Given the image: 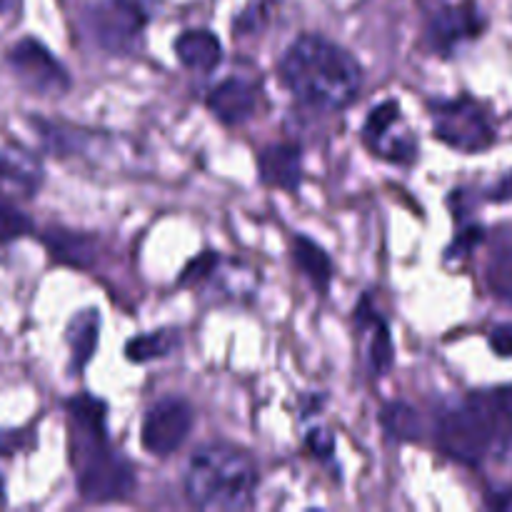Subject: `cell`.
<instances>
[{"label":"cell","instance_id":"1","mask_svg":"<svg viewBox=\"0 0 512 512\" xmlns=\"http://www.w3.org/2000/svg\"><path fill=\"white\" fill-rule=\"evenodd\" d=\"M280 78L290 93L318 110H340L360 93L363 73L353 55L318 35H303L285 50Z\"/></svg>","mask_w":512,"mask_h":512},{"label":"cell","instance_id":"2","mask_svg":"<svg viewBox=\"0 0 512 512\" xmlns=\"http://www.w3.org/2000/svg\"><path fill=\"white\" fill-rule=\"evenodd\" d=\"M258 468L245 450L228 443L203 445L190 458L185 493L200 510L235 512L253 505Z\"/></svg>","mask_w":512,"mask_h":512},{"label":"cell","instance_id":"3","mask_svg":"<svg viewBox=\"0 0 512 512\" xmlns=\"http://www.w3.org/2000/svg\"><path fill=\"white\" fill-rule=\"evenodd\" d=\"M438 443L450 458L463 465H480L493 455V435L478 393L440 418Z\"/></svg>","mask_w":512,"mask_h":512},{"label":"cell","instance_id":"4","mask_svg":"<svg viewBox=\"0 0 512 512\" xmlns=\"http://www.w3.org/2000/svg\"><path fill=\"white\" fill-rule=\"evenodd\" d=\"M433 128L443 143L463 153H480L495 140L488 115L470 98L440 100L433 105Z\"/></svg>","mask_w":512,"mask_h":512},{"label":"cell","instance_id":"5","mask_svg":"<svg viewBox=\"0 0 512 512\" xmlns=\"http://www.w3.org/2000/svg\"><path fill=\"white\" fill-rule=\"evenodd\" d=\"M80 463L78 490L88 503H113L125 500L135 490V470L123 458L100 448L85 455Z\"/></svg>","mask_w":512,"mask_h":512},{"label":"cell","instance_id":"6","mask_svg":"<svg viewBox=\"0 0 512 512\" xmlns=\"http://www.w3.org/2000/svg\"><path fill=\"white\" fill-rule=\"evenodd\" d=\"M190 428H193V408H190V403L180 398H165L158 400L145 413L140 438H143L145 450L150 455L165 458L188 440Z\"/></svg>","mask_w":512,"mask_h":512},{"label":"cell","instance_id":"7","mask_svg":"<svg viewBox=\"0 0 512 512\" xmlns=\"http://www.w3.org/2000/svg\"><path fill=\"white\" fill-rule=\"evenodd\" d=\"M90 20H93L95 40L103 48L125 53L135 48V40L148 23V13L140 0H105L93 10Z\"/></svg>","mask_w":512,"mask_h":512},{"label":"cell","instance_id":"8","mask_svg":"<svg viewBox=\"0 0 512 512\" xmlns=\"http://www.w3.org/2000/svg\"><path fill=\"white\" fill-rule=\"evenodd\" d=\"M10 65L18 73V78L35 93L60 95L70 85L63 65L53 58V53L43 43L33 38H23L10 48Z\"/></svg>","mask_w":512,"mask_h":512},{"label":"cell","instance_id":"9","mask_svg":"<svg viewBox=\"0 0 512 512\" xmlns=\"http://www.w3.org/2000/svg\"><path fill=\"white\" fill-rule=\"evenodd\" d=\"M70 433L75 443V458L83 460L85 455L105 448V405L90 395H80L68 403Z\"/></svg>","mask_w":512,"mask_h":512},{"label":"cell","instance_id":"10","mask_svg":"<svg viewBox=\"0 0 512 512\" xmlns=\"http://www.w3.org/2000/svg\"><path fill=\"white\" fill-rule=\"evenodd\" d=\"M483 30V20H480L478 8L473 0L463 5H450V8L438 10L430 18L428 35L438 50H450L465 38H475Z\"/></svg>","mask_w":512,"mask_h":512},{"label":"cell","instance_id":"11","mask_svg":"<svg viewBox=\"0 0 512 512\" xmlns=\"http://www.w3.org/2000/svg\"><path fill=\"white\" fill-rule=\"evenodd\" d=\"M400 120V108L395 100L378 105L373 113L368 115V123H365V140H368L370 148L378 155L390 160H408L413 155V140L405 138V135H390L393 128Z\"/></svg>","mask_w":512,"mask_h":512},{"label":"cell","instance_id":"12","mask_svg":"<svg viewBox=\"0 0 512 512\" xmlns=\"http://www.w3.org/2000/svg\"><path fill=\"white\" fill-rule=\"evenodd\" d=\"M208 105L223 123H243L258 108V88L248 80L228 78L210 90Z\"/></svg>","mask_w":512,"mask_h":512},{"label":"cell","instance_id":"13","mask_svg":"<svg viewBox=\"0 0 512 512\" xmlns=\"http://www.w3.org/2000/svg\"><path fill=\"white\" fill-rule=\"evenodd\" d=\"M300 175H303V155L298 145H270L260 153V180L270 188L295 193L300 188Z\"/></svg>","mask_w":512,"mask_h":512},{"label":"cell","instance_id":"14","mask_svg":"<svg viewBox=\"0 0 512 512\" xmlns=\"http://www.w3.org/2000/svg\"><path fill=\"white\" fill-rule=\"evenodd\" d=\"M493 435V455L500 460H512V388L478 393Z\"/></svg>","mask_w":512,"mask_h":512},{"label":"cell","instance_id":"15","mask_svg":"<svg viewBox=\"0 0 512 512\" xmlns=\"http://www.w3.org/2000/svg\"><path fill=\"white\" fill-rule=\"evenodd\" d=\"M175 55H178L185 68L210 73V70L218 68L220 58H223V48H220V40L210 30H185L175 40Z\"/></svg>","mask_w":512,"mask_h":512},{"label":"cell","instance_id":"16","mask_svg":"<svg viewBox=\"0 0 512 512\" xmlns=\"http://www.w3.org/2000/svg\"><path fill=\"white\" fill-rule=\"evenodd\" d=\"M43 243L58 263L73 265V268H90L95 263V258H98L95 255L98 253L95 240L83 233H73V230L50 228L43 235Z\"/></svg>","mask_w":512,"mask_h":512},{"label":"cell","instance_id":"17","mask_svg":"<svg viewBox=\"0 0 512 512\" xmlns=\"http://www.w3.org/2000/svg\"><path fill=\"white\" fill-rule=\"evenodd\" d=\"M98 333H100L98 310L88 308L70 320L68 343H70V353H73L75 370H83L85 365L90 363V358H93L95 353V345H98Z\"/></svg>","mask_w":512,"mask_h":512},{"label":"cell","instance_id":"18","mask_svg":"<svg viewBox=\"0 0 512 512\" xmlns=\"http://www.w3.org/2000/svg\"><path fill=\"white\" fill-rule=\"evenodd\" d=\"M40 185V165L23 153H0V190H20L30 195Z\"/></svg>","mask_w":512,"mask_h":512},{"label":"cell","instance_id":"19","mask_svg":"<svg viewBox=\"0 0 512 512\" xmlns=\"http://www.w3.org/2000/svg\"><path fill=\"white\" fill-rule=\"evenodd\" d=\"M293 260L300 270L305 273V278L315 285V288L325 290L333 278V263L325 255V250L318 243H313L305 235H298L293 240Z\"/></svg>","mask_w":512,"mask_h":512},{"label":"cell","instance_id":"20","mask_svg":"<svg viewBox=\"0 0 512 512\" xmlns=\"http://www.w3.org/2000/svg\"><path fill=\"white\" fill-rule=\"evenodd\" d=\"M380 423L395 440H418L420 438V415L418 410L405 403H390L383 408Z\"/></svg>","mask_w":512,"mask_h":512},{"label":"cell","instance_id":"21","mask_svg":"<svg viewBox=\"0 0 512 512\" xmlns=\"http://www.w3.org/2000/svg\"><path fill=\"white\" fill-rule=\"evenodd\" d=\"M175 345H178V330H160V333L140 335V338L130 340L125 353L133 363H148V360L165 358Z\"/></svg>","mask_w":512,"mask_h":512},{"label":"cell","instance_id":"22","mask_svg":"<svg viewBox=\"0 0 512 512\" xmlns=\"http://www.w3.org/2000/svg\"><path fill=\"white\" fill-rule=\"evenodd\" d=\"M485 280H488V288L495 298L512 305V248L498 250L490 258Z\"/></svg>","mask_w":512,"mask_h":512},{"label":"cell","instance_id":"23","mask_svg":"<svg viewBox=\"0 0 512 512\" xmlns=\"http://www.w3.org/2000/svg\"><path fill=\"white\" fill-rule=\"evenodd\" d=\"M30 233V220L0 193V243H10Z\"/></svg>","mask_w":512,"mask_h":512},{"label":"cell","instance_id":"24","mask_svg":"<svg viewBox=\"0 0 512 512\" xmlns=\"http://www.w3.org/2000/svg\"><path fill=\"white\" fill-rule=\"evenodd\" d=\"M390 365H393V340H390L388 328L378 320L373 348H370V368H373V375H385Z\"/></svg>","mask_w":512,"mask_h":512},{"label":"cell","instance_id":"25","mask_svg":"<svg viewBox=\"0 0 512 512\" xmlns=\"http://www.w3.org/2000/svg\"><path fill=\"white\" fill-rule=\"evenodd\" d=\"M480 240H483V228H480V225H470V228H465L463 233L458 235V238H455V243L450 245L448 248V258L453 260V258H463V255H468L470 250L475 248V245L480 243Z\"/></svg>","mask_w":512,"mask_h":512},{"label":"cell","instance_id":"26","mask_svg":"<svg viewBox=\"0 0 512 512\" xmlns=\"http://www.w3.org/2000/svg\"><path fill=\"white\" fill-rule=\"evenodd\" d=\"M490 348L500 358H512V323L493 328V333H490Z\"/></svg>","mask_w":512,"mask_h":512},{"label":"cell","instance_id":"27","mask_svg":"<svg viewBox=\"0 0 512 512\" xmlns=\"http://www.w3.org/2000/svg\"><path fill=\"white\" fill-rule=\"evenodd\" d=\"M218 263V255H213V253H205V255H200L198 260H193V263L188 265V268H185V273H183V283H190V280H200V278H205V275L210 273V270H213V265Z\"/></svg>","mask_w":512,"mask_h":512},{"label":"cell","instance_id":"28","mask_svg":"<svg viewBox=\"0 0 512 512\" xmlns=\"http://www.w3.org/2000/svg\"><path fill=\"white\" fill-rule=\"evenodd\" d=\"M490 200H495V203H505V200H512V173L508 178L500 180L498 185H495L493 190H490Z\"/></svg>","mask_w":512,"mask_h":512},{"label":"cell","instance_id":"29","mask_svg":"<svg viewBox=\"0 0 512 512\" xmlns=\"http://www.w3.org/2000/svg\"><path fill=\"white\" fill-rule=\"evenodd\" d=\"M310 445H313V450L318 455H328L330 450H333V438H330V435H325L323 430H318V433L310 435Z\"/></svg>","mask_w":512,"mask_h":512},{"label":"cell","instance_id":"30","mask_svg":"<svg viewBox=\"0 0 512 512\" xmlns=\"http://www.w3.org/2000/svg\"><path fill=\"white\" fill-rule=\"evenodd\" d=\"M490 508H498V510H512V490H508V493H493L490 495Z\"/></svg>","mask_w":512,"mask_h":512}]
</instances>
